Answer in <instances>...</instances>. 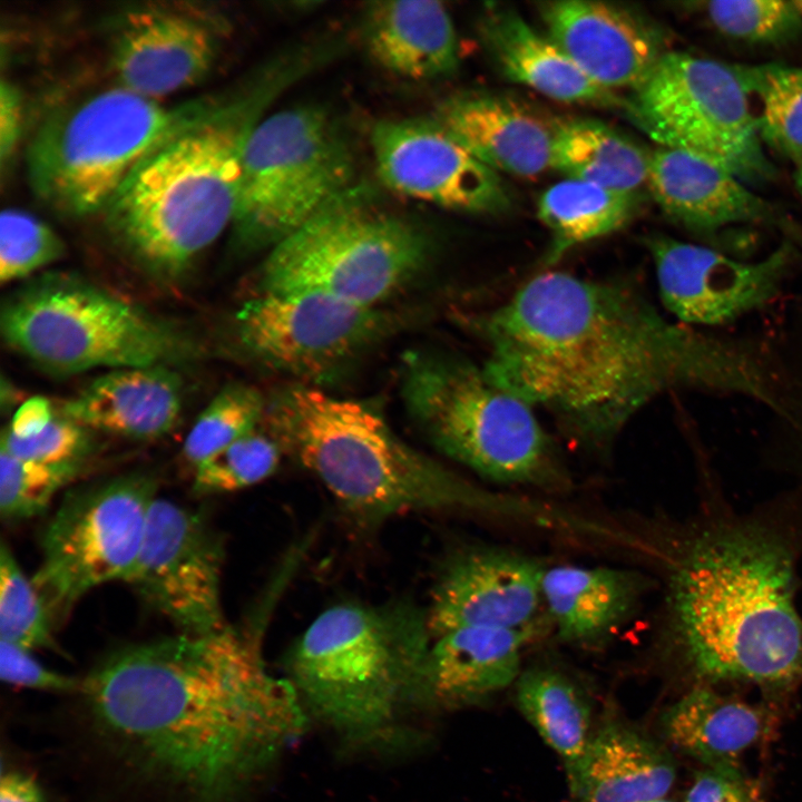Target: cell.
I'll use <instances>...</instances> for the list:
<instances>
[{
	"mask_svg": "<svg viewBox=\"0 0 802 802\" xmlns=\"http://www.w3.org/2000/svg\"><path fill=\"white\" fill-rule=\"evenodd\" d=\"M370 143L378 175L394 193L468 213H499L510 205L499 174L433 118L380 120Z\"/></svg>",
	"mask_w": 802,
	"mask_h": 802,
	"instance_id": "obj_18",
	"label": "cell"
},
{
	"mask_svg": "<svg viewBox=\"0 0 802 802\" xmlns=\"http://www.w3.org/2000/svg\"><path fill=\"white\" fill-rule=\"evenodd\" d=\"M182 401L180 380L167 366L125 368L91 381L61 413L86 429L153 440L176 426Z\"/></svg>",
	"mask_w": 802,
	"mask_h": 802,
	"instance_id": "obj_25",
	"label": "cell"
},
{
	"mask_svg": "<svg viewBox=\"0 0 802 802\" xmlns=\"http://www.w3.org/2000/svg\"><path fill=\"white\" fill-rule=\"evenodd\" d=\"M755 115L760 137L793 164L802 158V67L783 63L732 65Z\"/></svg>",
	"mask_w": 802,
	"mask_h": 802,
	"instance_id": "obj_33",
	"label": "cell"
},
{
	"mask_svg": "<svg viewBox=\"0 0 802 802\" xmlns=\"http://www.w3.org/2000/svg\"><path fill=\"white\" fill-rule=\"evenodd\" d=\"M473 324L491 380L548 410L587 446H607L645 404L674 389L777 407L761 356L669 321L624 281L547 271Z\"/></svg>",
	"mask_w": 802,
	"mask_h": 802,
	"instance_id": "obj_1",
	"label": "cell"
},
{
	"mask_svg": "<svg viewBox=\"0 0 802 802\" xmlns=\"http://www.w3.org/2000/svg\"><path fill=\"white\" fill-rule=\"evenodd\" d=\"M545 567L501 548H476L454 557L441 574L427 624L431 639L460 627L525 628L536 625Z\"/></svg>",
	"mask_w": 802,
	"mask_h": 802,
	"instance_id": "obj_19",
	"label": "cell"
},
{
	"mask_svg": "<svg viewBox=\"0 0 802 802\" xmlns=\"http://www.w3.org/2000/svg\"><path fill=\"white\" fill-rule=\"evenodd\" d=\"M793 544L756 518L710 520L682 541L668 574L667 633L697 681H802Z\"/></svg>",
	"mask_w": 802,
	"mask_h": 802,
	"instance_id": "obj_3",
	"label": "cell"
},
{
	"mask_svg": "<svg viewBox=\"0 0 802 802\" xmlns=\"http://www.w3.org/2000/svg\"><path fill=\"white\" fill-rule=\"evenodd\" d=\"M651 153L602 121L571 119L555 126L551 168L568 178L638 193L647 186Z\"/></svg>",
	"mask_w": 802,
	"mask_h": 802,
	"instance_id": "obj_30",
	"label": "cell"
},
{
	"mask_svg": "<svg viewBox=\"0 0 802 802\" xmlns=\"http://www.w3.org/2000/svg\"><path fill=\"white\" fill-rule=\"evenodd\" d=\"M348 135L325 108L302 105L266 115L245 148L235 216L236 250L268 251L351 187Z\"/></svg>",
	"mask_w": 802,
	"mask_h": 802,
	"instance_id": "obj_10",
	"label": "cell"
},
{
	"mask_svg": "<svg viewBox=\"0 0 802 802\" xmlns=\"http://www.w3.org/2000/svg\"><path fill=\"white\" fill-rule=\"evenodd\" d=\"M0 677L3 682L27 688L75 692L81 689L75 678L51 671L31 656L30 651L0 640Z\"/></svg>",
	"mask_w": 802,
	"mask_h": 802,
	"instance_id": "obj_41",
	"label": "cell"
},
{
	"mask_svg": "<svg viewBox=\"0 0 802 802\" xmlns=\"http://www.w3.org/2000/svg\"><path fill=\"white\" fill-rule=\"evenodd\" d=\"M361 35L375 65L401 78L431 80L452 74L459 65L456 27L440 1L368 2Z\"/></svg>",
	"mask_w": 802,
	"mask_h": 802,
	"instance_id": "obj_24",
	"label": "cell"
},
{
	"mask_svg": "<svg viewBox=\"0 0 802 802\" xmlns=\"http://www.w3.org/2000/svg\"><path fill=\"white\" fill-rule=\"evenodd\" d=\"M639 194L568 178L538 202V217L551 234L546 256L554 264L574 246L623 228L637 213Z\"/></svg>",
	"mask_w": 802,
	"mask_h": 802,
	"instance_id": "obj_31",
	"label": "cell"
},
{
	"mask_svg": "<svg viewBox=\"0 0 802 802\" xmlns=\"http://www.w3.org/2000/svg\"><path fill=\"white\" fill-rule=\"evenodd\" d=\"M479 29L506 78L559 101L626 106L613 90L589 79L551 38L538 32L517 11L489 6Z\"/></svg>",
	"mask_w": 802,
	"mask_h": 802,
	"instance_id": "obj_28",
	"label": "cell"
},
{
	"mask_svg": "<svg viewBox=\"0 0 802 802\" xmlns=\"http://www.w3.org/2000/svg\"><path fill=\"white\" fill-rule=\"evenodd\" d=\"M767 712L722 696L707 685L694 687L662 716L667 740L707 766L736 764V759L769 728Z\"/></svg>",
	"mask_w": 802,
	"mask_h": 802,
	"instance_id": "obj_29",
	"label": "cell"
},
{
	"mask_svg": "<svg viewBox=\"0 0 802 802\" xmlns=\"http://www.w3.org/2000/svg\"><path fill=\"white\" fill-rule=\"evenodd\" d=\"M51 615L6 542L0 548V640L25 649L53 646Z\"/></svg>",
	"mask_w": 802,
	"mask_h": 802,
	"instance_id": "obj_36",
	"label": "cell"
},
{
	"mask_svg": "<svg viewBox=\"0 0 802 802\" xmlns=\"http://www.w3.org/2000/svg\"><path fill=\"white\" fill-rule=\"evenodd\" d=\"M98 728L194 802H228L304 730V705L229 625L131 645L81 683Z\"/></svg>",
	"mask_w": 802,
	"mask_h": 802,
	"instance_id": "obj_2",
	"label": "cell"
},
{
	"mask_svg": "<svg viewBox=\"0 0 802 802\" xmlns=\"http://www.w3.org/2000/svg\"><path fill=\"white\" fill-rule=\"evenodd\" d=\"M551 38L595 84L635 90L666 52L655 27L625 8L591 0L539 3Z\"/></svg>",
	"mask_w": 802,
	"mask_h": 802,
	"instance_id": "obj_20",
	"label": "cell"
},
{
	"mask_svg": "<svg viewBox=\"0 0 802 802\" xmlns=\"http://www.w3.org/2000/svg\"><path fill=\"white\" fill-rule=\"evenodd\" d=\"M157 487L150 473L133 472L65 498L47 525L41 564L31 579L52 620L89 590L128 579Z\"/></svg>",
	"mask_w": 802,
	"mask_h": 802,
	"instance_id": "obj_13",
	"label": "cell"
},
{
	"mask_svg": "<svg viewBox=\"0 0 802 802\" xmlns=\"http://www.w3.org/2000/svg\"><path fill=\"white\" fill-rule=\"evenodd\" d=\"M431 644L427 616L410 606L340 604L292 647L287 678L304 708L353 742L390 734L421 705Z\"/></svg>",
	"mask_w": 802,
	"mask_h": 802,
	"instance_id": "obj_6",
	"label": "cell"
},
{
	"mask_svg": "<svg viewBox=\"0 0 802 802\" xmlns=\"http://www.w3.org/2000/svg\"><path fill=\"white\" fill-rule=\"evenodd\" d=\"M432 118L497 173L532 177L551 167L555 126L515 100L454 95L439 104Z\"/></svg>",
	"mask_w": 802,
	"mask_h": 802,
	"instance_id": "obj_22",
	"label": "cell"
},
{
	"mask_svg": "<svg viewBox=\"0 0 802 802\" xmlns=\"http://www.w3.org/2000/svg\"><path fill=\"white\" fill-rule=\"evenodd\" d=\"M644 577L632 569L558 565L546 568L542 604L560 640L595 646L613 635L638 606Z\"/></svg>",
	"mask_w": 802,
	"mask_h": 802,
	"instance_id": "obj_27",
	"label": "cell"
},
{
	"mask_svg": "<svg viewBox=\"0 0 802 802\" xmlns=\"http://www.w3.org/2000/svg\"><path fill=\"white\" fill-rule=\"evenodd\" d=\"M52 419L50 402L42 397H33L16 410L7 430L18 438H29L41 432Z\"/></svg>",
	"mask_w": 802,
	"mask_h": 802,
	"instance_id": "obj_44",
	"label": "cell"
},
{
	"mask_svg": "<svg viewBox=\"0 0 802 802\" xmlns=\"http://www.w3.org/2000/svg\"><path fill=\"white\" fill-rule=\"evenodd\" d=\"M223 16L189 2H146L117 16L110 62L119 86L159 100L203 81L226 36Z\"/></svg>",
	"mask_w": 802,
	"mask_h": 802,
	"instance_id": "obj_17",
	"label": "cell"
},
{
	"mask_svg": "<svg viewBox=\"0 0 802 802\" xmlns=\"http://www.w3.org/2000/svg\"><path fill=\"white\" fill-rule=\"evenodd\" d=\"M283 452L278 439L258 426L195 468L193 490L205 496L256 485L276 470Z\"/></svg>",
	"mask_w": 802,
	"mask_h": 802,
	"instance_id": "obj_35",
	"label": "cell"
},
{
	"mask_svg": "<svg viewBox=\"0 0 802 802\" xmlns=\"http://www.w3.org/2000/svg\"><path fill=\"white\" fill-rule=\"evenodd\" d=\"M794 183L796 190L799 192V195L802 199V158L794 163Z\"/></svg>",
	"mask_w": 802,
	"mask_h": 802,
	"instance_id": "obj_46",
	"label": "cell"
},
{
	"mask_svg": "<svg viewBox=\"0 0 802 802\" xmlns=\"http://www.w3.org/2000/svg\"><path fill=\"white\" fill-rule=\"evenodd\" d=\"M267 429L351 514L376 521L454 511L547 528L551 503L489 490L403 442L373 408L299 383L266 404Z\"/></svg>",
	"mask_w": 802,
	"mask_h": 802,
	"instance_id": "obj_5",
	"label": "cell"
},
{
	"mask_svg": "<svg viewBox=\"0 0 802 802\" xmlns=\"http://www.w3.org/2000/svg\"><path fill=\"white\" fill-rule=\"evenodd\" d=\"M222 565V544L205 516L156 497L126 581L183 634H211L228 626L221 599Z\"/></svg>",
	"mask_w": 802,
	"mask_h": 802,
	"instance_id": "obj_15",
	"label": "cell"
},
{
	"mask_svg": "<svg viewBox=\"0 0 802 802\" xmlns=\"http://www.w3.org/2000/svg\"><path fill=\"white\" fill-rule=\"evenodd\" d=\"M9 346L52 373L165 365L186 345L168 325L88 283L47 276L2 305Z\"/></svg>",
	"mask_w": 802,
	"mask_h": 802,
	"instance_id": "obj_11",
	"label": "cell"
},
{
	"mask_svg": "<svg viewBox=\"0 0 802 802\" xmlns=\"http://www.w3.org/2000/svg\"><path fill=\"white\" fill-rule=\"evenodd\" d=\"M89 446L86 428L63 415L53 417L41 432L29 438H18L4 429L0 441L1 451L46 463L81 461Z\"/></svg>",
	"mask_w": 802,
	"mask_h": 802,
	"instance_id": "obj_40",
	"label": "cell"
},
{
	"mask_svg": "<svg viewBox=\"0 0 802 802\" xmlns=\"http://www.w3.org/2000/svg\"><path fill=\"white\" fill-rule=\"evenodd\" d=\"M647 187L667 217L704 241L737 225L775 223L774 207L745 182L685 151H652Z\"/></svg>",
	"mask_w": 802,
	"mask_h": 802,
	"instance_id": "obj_21",
	"label": "cell"
},
{
	"mask_svg": "<svg viewBox=\"0 0 802 802\" xmlns=\"http://www.w3.org/2000/svg\"><path fill=\"white\" fill-rule=\"evenodd\" d=\"M63 253L60 237L42 221L19 208H7L0 217V280L22 278L58 260Z\"/></svg>",
	"mask_w": 802,
	"mask_h": 802,
	"instance_id": "obj_39",
	"label": "cell"
},
{
	"mask_svg": "<svg viewBox=\"0 0 802 802\" xmlns=\"http://www.w3.org/2000/svg\"><path fill=\"white\" fill-rule=\"evenodd\" d=\"M760 785L736 764H727L700 772L684 802H760Z\"/></svg>",
	"mask_w": 802,
	"mask_h": 802,
	"instance_id": "obj_42",
	"label": "cell"
},
{
	"mask_svg": "<svg viewBox=\"0 0 802 802\" xmlns=\"http://www.w3.org/2000/svg\"><path fill=\"white\" fill-rule=\"evenodd\" d=\"M314 62L312 53L284 55L209 98L127 177L102 213L114 239L143 270L174 278L232 225L253 130Z\"/></svg>",
	"mask_w": 802,
	"mask_h": 802,
	"instance_id": "obj_4",
	"label": "cell"
},
{
	"mask_svg": "<svg viewBox=\"0 0 802 802\" xmlns=\"http://www.w3.org/2000/svg\"><path fill=\"white\" fill-rule=\"evenodd\" d=\"M565 764L570 793L577 802L662 799L676 775L665 749L617 722L591 734L580 756Z\"/></svg>",
	"mask_w": 802,
	"mask_h": 802,
	"instance_id": "obj_26",
	"label": "cell"
},
{
	"mask_svg": "<svg viewBox=\"0 0 802 802\" xmlns=\"http://www.w3.org/2000/svg\"><path fill=\"white\" fill-rule=\"evenodd\" d=\"M208 99L170 107L118 86L52 111L27 147L33 195L63 216L102 213L133 170Z\"/></svg>",
	"mask_w": 802,
	"mask_h": 802,
	"instance_id": "obj_8",
	"label": "cell"
},
{
	"mask_svg": "<svg viewBox=\"0 0 802 802\" xmlns=\"http://www.w3.org/2000/svg\"><path fill=\"white\" fill-rule=\"evenodd\" d=\"M517 703L541 739L569 763L589 739L590 706L579 687L552 668H530L517 679Z\"/></svg>",
	"mask_w": 802,
	"mask_h": 802,
	"instance_id": "obj_32",
	"label": "cell"
},
{
	"mask_svg": "<svg viewBox=\"0 0 802 802\" xmlns=\"http://www.w3.org/2000/svg\"><path fill=\"white\" fill-rule=\"evenodd\" d=\"M236 336L262 364L306 381L327 379L392 330L379 307L332 296L260 293L235 314Z\"/></svg>",
	"mask_w": 802,
	"mask_h": 802,
	"instance_id": "obj_14",
	"label": "cell"
},
{
	"mask_svg": "<svg viewBox=\"0 0 802 802\" xmlns=\"http://www.w3.org/2000/svg\"><path fill=\"white\" fill-rule=\"evenodd\" d=\"M535 634L536 625L460 627L432 638L423 672V704H472L512 684L521 674L522 651Z\"/></svg>",
	"mask_w": 802,
	"mask_h": 802,
	"instance_id": "obj_23",
	"label": "cell"
},
{
	"mask_svg": "<svg viewBox=\"0 0 802 802\" xmlns=\"http://www.w3.org/2000/svg\"><path fill=\"white\" fill-rule=\"evenodd\" d=\"M0 802H45V795L32 776L8 772L1 776Z\"/></svg>",
	"mask_w": 802,
	"mask_h": 802,
	"instance_id": "obj_45",
	"label": "cell"
},
{
	"mask_svg": "<svg viewBox=\"0 0 802 802\" xmlns=\"http://www.w3.org/2000/svg\"><path fill=\"white\" fill-rule=\"evenodd\" d=\"M22 96L18 87L3 79L0 85V163L2 173L9 167L22 130Z\"/></svg>",
	"mask_w": 802,
	"mask_h": 802,
	"instance_id": "obj_43",
	"label": "cell"
},
{
	"mask_svg": "<svg viewBox=\"0 0 802 802\" xmlns=\"http://www.w3.org/2000/svg\"><path fill=\"white\" fill-rule=\"evenodd\" d=\"M81 470V461L46 463L0 450V514L18 521L43 512L57 492Z\"/></svg>",
	"mask_w": 802,
	"mask_h": 802,
	"instance_id": "obj_37",
	"label": "cell"
},
{
	"mask_svg": "<svg viewBox=\"0 0 802 802\" xmlns=\"http://www.w3.org/2000/svg\"><path fill=\"white\" fill-rule=\"evenodd\" d=\"M261 393L245 384H229L202 411L183 444V458L194 469L235 440L256 429L265 418Z\"/></svg>",
	"mask_w": 802,
	"mask_h": 802,
	"instance_id": "obj_34",
	"label": "cell"
},
{
	"mask_svg": "<svg viewBox=\"0 0 802 802\" xmlns=\"http://www.w3.org/2000/svg\"><path fill=\"white\" fill-rule=\"evenodd\" d=\"M701 4L721 33L750 43H782L802 28V12L795 1L718 0Z\"/></svg>",
	"mask_w": 802,
	"mask_h": 802,
	"instance_id": "obj_38",
	"label": "cell"
},
{
	"mask_svg": "<svg viewBox=\"0 0 802 802\" xmlns=\"http://www.w3.org/2000/svg\"><path fill=\"white\" fill-rule=\"evenodd\" d=\"M430 241L353 184L268 251L260 293L309 292L378 307L426 266Z\"/></svg>",
	"mask_w": 802,
	"mask_h": 802,
	"instance_id": "obj_9",
	"label": "cell"
},
{
	"mask_svg": "<svg viewBox=\"0 0 802 802\" xmlns=\"http://www.w3.org/2000/svg\"><path fill=\"white\" fill-rule=\"evenodd\" d=\"M645 241L663 305L687 325H725L762 309L779 294L796 258L788 241L750 262L666 235Z\"/></svg>",
	"mask_w": 802,
	"mask_h": 802,
	"instance_id": "obj_16",
	"label": "cell"
},
{
	"mask_svg": "<svg viewBox=\"0 0 802 802\" xmlns=\"http://www.w3.org/2000/svg\"><path fill=\"white\" fill-rule=\"evenodd\" d=\"M625 107L659 147L711 162L745 183L774 174L732 65L666 51Z\"/></svg>",
	"mask_w": 802,
	"mask_h": 802,
	"instance_id": "obj_12",
	"label": "cell"
},
{
	"mask_svg": "<svg viewBox=\"0 0 802 802\" xmlns=\"http://www.w3.org/2000/svg\"><path fill=\"white\" fill-rule=\"evenodd\" d=\"M402 398L444 454L491 481L565 491L571 480L532 407L452 356L410 355Z\"/></svg>",
	"mask_w": 802,
	"mask_h": 802,
	"instance_id": "obj_7",
	"label": "cell"
},
{
	"mask_svg": "<svg viewBox=\"0 0 802 802\" xmlns=\"http://www.w3.org/2000/svg\"><path fill=\"white\" fill-rule=\"evenodd\" d=\"M795 3L798 6V8L800 9V11L802 12V0L795 1Z\"/></svg>",
	"mask_w": 802,
	"mask_h": 802,
	"instance_id": "obj_48",
	"label": "cell"
},
{
	"mask_svg": "<svg viewBox=\"0 0 802 802\" xmlns=\"http://www.w3.org/2000/svg\"><path fill=\"white\" fill-rule=\"evenodd\" d=\"M647 802H672V801L666 800L665 798H662V799H656V800H652V801H647Z\"/></svg>",
	"mask_w": 802,
	"mask_h": 802,
	"instance_id": "obj_47",
	"label": "cell"
}]
</instances>
